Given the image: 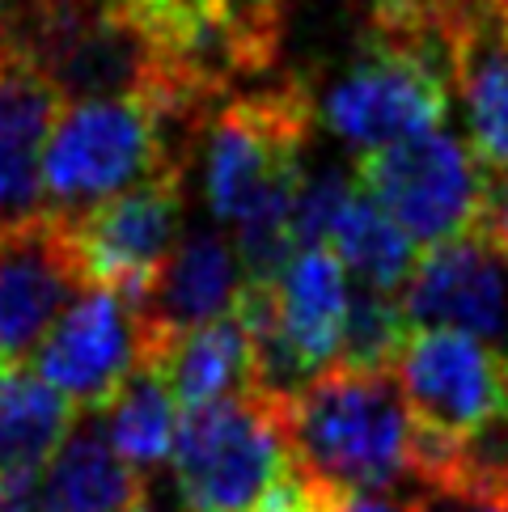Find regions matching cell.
Returning a JSON list of instances; mask_svg holds the SVG:
<instances>
[{
	"mask_svg": "<svg viewBox=\"0 0 508 512\" xmlns=\"http://www.w3.org/2000/svg\"><path fill=\"white\" fill-rule=\"evenodd\" d=\"M246 288L242 259L221 233H191L178 242L170 263L157 271L149 292L136 301L144 360L170 339L233 314Z\"/></svg>",
	"mask_w": 508,
	"mask_h": 512,
	"instance_id": "7c38bea8",
	"label": "cell"
},
{
	"mask_svg": "<svg viewBox=\"0 0 508 512\" xmlns=\"http://www.w3.org/2000/svg\"><path fill=\"white\" fill-rule=\"evenodd\" d=\"M356 182L415 246L432 250L483 229L492 170L466 140L445 127H432L424 136L365 153L356 166Z\"/></svg>",
	"mask_w": 508,
	"mask_h": 512,
	"instance_id": "8992f818",
	"label": "cell"
},
{
	"mask_svg": "<svg viewBox=\"0 0 508 512\" xmlns=\"http://www.w3.org/2000/svg\"><path fill=\"white\" fill-rule=\"evenodd\" d=\"M356 195V182L343 178V174H314L301 182V195H297V208H293V233H297V246H326L331 242V229L335 221L348 208V199Z\"/></svg>",
	"mask_w": 508,
	"mask_h": 512,
	"instance_id": "603a6c76",
	"label": "cell"
},
{
	"mask_svg": "<svg viewBox=\"0 0 508 512\" xmlns=\"http://www.w3.org/2000/svg\"><path fill=\"white\" fill-rule=\"evenodd\" d=\"M288 424L318 500L390 491L420 474V428L394 369L335 364L288 398Z\"/></svg>",
	"mask_w": 508,
	"mask_h": 512,
	"instance_id": "6da1fadb",
	"label": "cell"
},
{
	"mask_svg": "<svg viewBox=\"0 0 508 512\" xmlns=\"http://www.w3.org/2000/svg\"><path fill=\"white\" fill-rule=\"evenodd\" d=\"M187 136L149 98L68 102L43 153V212L77 221L161 174H183Z\"/></svg>",
	"mask_w": 508,
	"mask_h": 512,
	"instance_id": "3957f363",
	"label": "cell"
},
{
	"mask_svg": "<svg viewBox=\"0 0 508 512\" xmlns=\"http://www.w3.org/2000/svg\"><path fill=\"white\" fill-rule=\"evenodd\" d=\"M331 246L339 254V263L352 271V276L365 284V288H377V292H403L420 254H415V242L398 229L386 212H381L377 199H369L360 191L356 182V195L348 199V208L335 221L331 229Z\"/></svg>",
	"mask_w": 508,
	"mask_h": 512,
	"instance_id": "d6986e66",
	"label": "cell"
},
{
	"mask_svg": "<svg viewBox=\"0 0 508 512\" xmlns=\"http://www.w3.org/2000/svg\"><path fill=\"white\" fill-rule=\"evenodd\" d=\"M470 5H475L487 22H496V26L508 30V0H470Z\"/></svg>",
	"mask_w": 508,
	"mask_h": 512,
	"instance_id": "484cf974",
	"label": "cell"
},
{
	"mask_svg": "<svg viewBox=\"0 0 508 512\" xmlns=\"http://www.w3.org/2000/svg\"><path fill=\"white\" fill-rule=\"evenodd\" d=\"M407 339H411V326L403 314V301L394 292H377L365 284L352 288L339 364H348V369H394Z\"/></svg>",
	"mask_w": 508,
	"mask_h": 512,
	"instance_id": "44dd1931",
	"label": "cell"
},
{
	"mask_svg": "<svg viewBox=\"0 0 508 512\" xmlns=\"http://www.w3.org/2000/svg\"><path fill=\"white\" fill-rule=\"evenodd\" d=\"M483 233L504 250L508 259V174H492L487 187V212H483Z\"/></svg>",
	"mask_w": 508,
	"mask_h": 512,
	"instance_id": "d4e9b609",
	"label": "cell"
},
{
	"mask_svg": "<svg viewBox=\"0 0 508 512\" xmlns=\"http://www.w3.org/2000/svg\"><path fill=\"white\" fill-rule=\"evenodd\" d=\"M310 127L314 106L301 81L216 106L204 144V195L216 221L238 225L263 199L297 191L305 182L301 153Z\"/></svg>",
	"mask_w": 508,
	"mask_h": 512,
	"instance_id": "5b68a950",
	"label": "cell"
},
{
	"mask_svg": "<svg viewBox=\"0 0 508 512\" xmlns=\"http://www.w3.org/2000/svg\"><path fill=\"white\" fill-rule=\"evenodd\" d=\"M85 288L64 221L43 212L0 229V373L39 356L51 326Z\"/></svg>",
	"mask_w": 508,
	"mask_h": 512,
	"instance_id": "30bf717a",
	"label": "cell"
},
{
	"mask_svg": "<svg viewBox=\"0 0 508 512\" xmlns=\"http://www.w3.org/2000/svg\"><path fill=\"white\" fill-rule=\"evenodd\" d=\"M144 369H153L166 381L170 394L178 398V407H187V411L233 398V394H246V390H259L250 331H246L238 309L170 339L166 347H157V352L144 360Z\"/></svg>",
	"mask_w": 508,
	"mask_h": 512,
	"instance_id": "9a60e30c",
	"label": "cell"
},
{
	"mask_svg": "<svg viewBox=\"0 0 508 512\" xmlns=\"http://www.w3.org/2000/svg\"><path fill=\"white\" fill-rule=\"evenodd\" d=\"M132 512H149V504H136V508H132Z\"/></svg>",
	"mask_w": 508,
	"mask_h": 512,
	"instance_id": "4316f807",
	"label": "cell"
},
{
	"mask_svg": "<svg viewBox=\"0 0 508 512\" xmlns=\"http://www.w3.org/2000/svg\"><path fill=\"white\" fill-rule=\"evenodd\" d=\"M85 284L140 301L183 242V174H161L68 221Z\"/></svg>",
	"mask_w": 508,
	"mask_h": 512,
	"instance_id": "ba28073f",
	"label": "cell"
},
{
	"mask_svg": "<svg viewBox=\"0 0 508 512\" xmlns=\"http://www.w3.org/2000/svg\"><path fill=\"white\" fill-rule=\"evenodd\" d=\"M174 483L187 512H314L305 483L288 398L246 390L195 407L178 424Z\"/></svg>",
	"mask_w": 508,
	"mask_h": 512,
	"instance_id": "7a4b0ae2",
	"label": "cell"
},
{
	"mask_svg": "<svg viewBox=\"0 0 508 512\" xmlns=\"http://www.w3.org/2000/svg\"><path fill=\"white\" fill-rule=\"evenodd\" d=\"M314 512H420V508H415V500H394L390 491H360V496L318 500Z\"/></svg>",
	"mask_w": 508,
	"mask_h": 512,
	"instance_id": "cb8c5ba5",
	"label": "cell"
},
{
	"mask_svg": "<svg viewBox=\"0 0 508 512\" xmlns=\"http://www.w3.org/2000/svg\"><path fill=\"white\" fill-rule=\"evenodd\" d=\"M449 81V64L369 39L365 56L322 98V119L343 144L377 153L441 127L449 111Z\"/></svg>",
	"mask_w": 508,
	"mask_h": 512,
	"instance_id": "52a82bcc",
	"label": "cell"
},
{
	"mask_svg": "<svg viewBox=\"0 0 508 512\" xmlns=\"http://www.w3.org/2000/svg\"><path fill=\"white\" fill-rule=\"evenodd\" d=\"M415 508L420 512H508V479L445 470L437 479L420 483Z\"/></svg>",
	"mask_w": 508,
	"mask_h": 512,
	"instance_id": "7402d4cb",
	"label": "cell"
},
{
	"mask_svg": "<svg viewBox=\"0 0 508 512\" xmlns=\"http://www.w3.org/2000/svg\"><path fill=\"white\" fill-rule=\"evenodd\" d=\"M394 377L420 428V483L441 474L479 436L508 424V356L483 339L411 331Z\"/></svg>",
	"mask_w": 508,
	"mask_h": 512,
	"instance_id": "277c9868",
	"label": "cell"
},
{
	"mask_svg": "<svg viewBox=\"0 0 508 512\" xmlns=\"http://www.w3.org/2000/svg\"><path fill=\"white\" fill-rule=\"evenodd\" d=\"M398 301L411 331H458L508 356V259L483 229L432 246Z\"/></svg>",
	"mask_w": 508,
	"mask_h": 512,
	"instance_id": "8fae6325",
	"label": "cell"
},
{
	"mask_svg": "<svg viewBox=\"0 0 508 512\" xmlns=\"http://www.w3.org/2000/svg\"><path fill=\"white\" fill-rule=\"evenodd\" d=\"M102 415H106V436H111V445L140 474L153 470L157 462H166L174 453L178 424H183L178 398L170 394L166 381H161L153 369H144V364L132 373V381L119 390V398Z\"/></svg>",
	"mask_w": 508,
	"mask_h": 512,
	"instance_id": "ffe728a7",
	"label": "cell"
},
{
	"mask_svg": "<svg viewBox=\"0 0 508 512\" xmlns=\"http://www.w3.org/2000/svg\"><path fill=\"white\" fill-rule=\"evenodd\" d=\"M453 81L462 89L479 161L492 174H508V30L487 22L475 5L453 51Z\"/></svg>",
	"mask_w": 508,
	"mask_h": 512,
	"instance_id": "e0dca14e",
	"label": "cell"
},
{
	"mask_svg": "<svg viewBox=\"0 0 508 512\" xmlns=\"http://www.w3.org/2000/svg\"><path fill=\"white\" fill-rule=\"evenodd\" d=\"M60 94L22 51L0 47V229L43 216V153Z\"/></svg>",
	"mask_w": 508,
	"mask_h": 512,
	"instance_id": "4fadbf2b",
	"label": "cell"
},
{
	"mask_svg": "<svg viewBox=\"0 0 508 512\" xmlns=\"http://www.w3.org/2000/svg\"><path fill=\"white\" fill-rule=\"evenodd\" d=\"M39 377L77 411H106L144 364L136 305L115 288L89 284L39 347Z\"/></svg>",
	"mask_w": 508,
	"mask_h": 512,
	"instance_id": "9c48e42d",
	"label": "cell"
},
{
	"mask_svg": "<svg viewBox=\"0 0 508 512\" xmlns=\"http://www.w3.org/2000/svg\"><path fill=\"white\" fill-rule=\"evenodd\" d=\"M276 309L288 352L310 373V381L326 369H335L343 331H348L352 284H348V267L339 263L331 246H305L293 254V263L276 280Z\"/></svg>",
	"mask_w": 508,
	"mask_h": 512,
	"instance_id": "5bb4252c",
	"label": "cell"
},
{
	"mask_svg": "<svg viewBox=\"0 0 508 512\" xmlns=\"http://www.w3.org/2000/svg\"><path fill=\"white\" fill-rule=\"evenodd\" d=\"M77 407L39 373H0V479L39 474L72 436Z\"/></svg>",
	"mask_w": 508,
	"mask_h": 512,
	"instance_id": "ac0fdd59",
	"label": "cell"
},
{
	"mask_svg": "<svg viewBox=\"0 0 508 512\" xmlns=\"http://www.w3.org/2000/svg\"><path fill=\"white\" fill-rule=\"evenodd\" d=\"M43 512H132L144 504V474L111 445L106 424L89 419L39 474Z\"/></svg>",
	"mask_w": 508,
	"mask_h": 512,
	"instance_id": "2e32d148",
	"label": "cell"
}]
</instances>
